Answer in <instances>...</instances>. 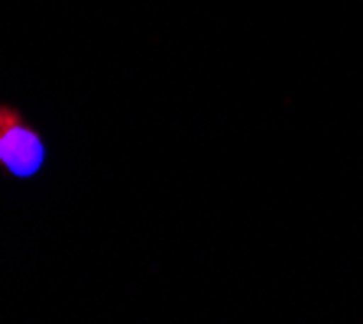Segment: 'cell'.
Returning <instances> with one entry per match:
<instances>
[{"instance_id": "cell-1", "label": "cell", "mask_w": 363, "mask_h": 324, "mask_svg": "<svg viewBox=\"0 0 363 324\" xmlns=\"http://www.w3.org/2000/svg\"><path fill=\"white\" fill-rule=\"evenodd\" d=\"M49 166V143L13 104L0 101V172L16 181H33Z\"/></svg>"}]
</instances>
